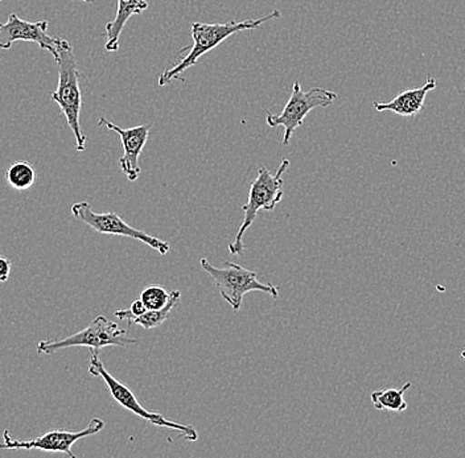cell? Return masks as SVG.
Returning <instances> with one entry per match:
<instances>
[{
  "label": "cell",
  "mask_w": 465,
  "mask_h": 458,
  "mask_svg": "<svg viewBox=\"0 0 465 458\" xmlns=\"http://www.w3.org/2000/svg\"><path fill=\"white\" fill-rule=\"evenodd\" d=\"M281 11H272L269 15L260 17V19L243 20V22H228L216 23V24H205V23H193L192 24V39L193 44L187 48L182 49L179 54L187 52L184 57L174 63L173 68L167 69L159 75V86H165L176 80L180 74L184 73L189 68L194 65L200 57L208 52L213 51L218 45L223 44L226 39L234 34L242 31H252L261 28L264 23L272 22V20L281 17Z\"/></svg>",
  "instance_id": "1"
},
{
  "label": "cell",
  "mask_w": 465,
  "mask_h": 458,
  "mask_svg": "<svg viewBox=\"0 0 465 458\" xmlns=\"http://www.w3.org/2000/svg\"><path fill=\"white\" fill-rule=\"evenodd\" d=\"M58 85L52 93L54 101L63 112L69 129L75 139V150L83 152L86 147L87 138L81 130L80 114L83 107V95L80 88V72L77 68L73 46L66 40L61 39L57 48Z\"/></svg>",
  "instance_id": "2"
},
{
  "label": "cell",
  "mask_w": 465,
  "mask_h": 458,
  "mask_svg": "<svg viewBox=\"0 0 465 458\" xmlns=\"http://www.w3.org/2000/svg\"><path fill=\"white\" fill-rule=\"evenodd\" d=\"M290 164L289 159H283L275 173L270 172L264 167L258 170L257 178L250 184L249 200L241 208L245 213L242 225L238 229L234 240L229 245V252L232 255H242L245 252L243 237L257 219L260 210H274L276 205L283 200V175L289 170Z\"/></svg>",
  "instance_id": "3"
},
{
  "label": "cell",
  "mask_w": 465,
  "mask_h": 458,
  "mask_svg": "<svg viewBox=\"0 0 465 458\" xmlns=\"http://www.w3.org/2000/svg\"><path fill=\"white\" fill-rule=\"evenodd\" d=\"M139 338L129 336L127 330L121 329L118 324L113 323L104 316H97L92 323L69 337L63 340H44L37 344L36 350L39 355L52 356L60 350L68 347H89L90 350H97L107 346L124 347L127 345L138 344Z\"/></svg>",
  "instance_id": "4"
},
{
  "label": "cell",
  "mask_w": 465,
  "mask_h": 458,
  "mask_svg": "<svg viewBox=\"0 0 465 458\" xmlns=\"http://www.w3.org/2000/svg\"><path fill=\"white\" fill-rule=\"evenodd\" d=\"M203 271L212 278L214 286L223 296V300L232 307V311L238 312L242 307L243 296L252 291L264 292L276 298L279 296V287L272 283H261L255 271L243 268L237 263L225 262L223 268H218L203 258Z\"/></svg>",
  "instance_id": "5"
},
{
  "label": "cell",
  "mask_w": 465,
  "mask_h": 458,
  "mask_svg": "<svg viewBox=\"0 0 465 458\" xmlns=\"http://www.w3.org/2000/svg\"><path fill=\"white\" fill-rule=\"evenodd\" d=\"M98 353L100 352H97V350H90L89 373L93 376H100V378L104 379V384L109 388L110 395H112V398L116 403L129 410L130 413L147 420V422L153 423V424L158 425V427L173 429V431L180 432L189 442H197L199 440V434L192 425L173 422V420L165 419V416H163L162 414L151 413V411L145 410L144 405L141 404L135 394L106 370V367L102 364Z\"/></svg>",
  "instance_id": "6"
},
{
  "label": "cell",
  "mask_w": 465,
  "mask_h": 458,
  "mask_svg": "<svg viewBox=\"0 0 465 458\" xmlns=\"http://www.w3.org/2000/svg\"><path fill=\"white\" fill-rule=\"evenodd\" d=\"M337 94L331 90L313 88L304 92L299 81L292 83V92L289 102L286 103L281 114L274 115L266 112L267 126H282L284 129L283 144L289 146L291 138L299 127L303 126L304 119L318 107H328L336 102Z\"/></svg>",
  "instance_id": "7"
},
{
  "label": "cell",
  "mask_w": 465,
  "mask_h": 458,
  "mask_svg": "<svg viewBox=\"0 0 465 458\" xmlns=\"http://www.w3.org/2000/svg\"><path fill=\"white\" fill-rule=\"evenodd\" d=\"M71 210L75 219L86 223L89 228H92L97 233L104 234V236L127 237L141 240L148 248H153L162 255L170 252V243L134 228V226L124 222L114 211L95 213L92 205L86 201L75 202L72 205Z\"/></svg>",
  "instance_id": "8"
},
{
  "label": "cell",
  "mask_w": 465,
  "mask_h": 458,
  "mask_svg": "<svg viewBox=\"0 0 465 458\" xmlns=\"http://www.w3.org/2000/svg\"><path fill=\"white\" fill-rule=\"evenodd\" d=\"M104 428V422L98 417L90 420L87 427L80 432L63 431V429H54V431L45 432L35 439L22 442V440H15L11 436L10 431L5 429L3 432V443H0L2 449H13V451H19V449H25V451H32V449H39L43 452H52V453H64L66 456L74 458L75 454L73 453L72 448L78 440L85 439V437L94 436L100 434L102 429Z\"/></svg>",
  "instance_id": "9"
},
{
  "label": "cell",
  "mask_w": 465,
  "mask_h": 458,
  "mask_svg": "<svg viewBox=\"0 0 465 458\" xmlns=\"http://www.w3.org/2000/svg\"><path fill=\"white\" fill-rule=\"evenodd\" d=\"M49 23L27 22L20 19L16 14L8 16L7 23H0V49H10L14 43H36L44 51H48L56 59L60 37L49 36L46 34Z\"/></svg>",
  "instance_id": "10"
},
{
  "label": "cell",
  "mask_w": 465,
  "mask_h": 458,
  "mask_svg": "<svg viewBox=\"0 0 465 458\" xmlns=\"http://www.w3.org/2000/svg\"><path fill=\"white\" fill-rule=\"evenodd\" d=\"M98 126H104L106 129L115 132L121 136L122 147H124V155L119 158V168L122 173L126 176L130 181H136L141 175L142 168L139 165V158H141L142 151L147 144L148 136H150L153 123L141 124V126L124 127L116 126L106 118L101 117L98 121Z\"/></svg>",
  "instance_id": "11"
},
{
  "label": "cell",
  "mask_w": 465,
  "mask_h": 458,
  "mask_svg": "<svg viewBox=\"0 0 465 458\" xmlns=\"http://www.w3.org/2000/svg\"><path fill=\"white\" fill-rule=\"evenodd\" d=\"M438 83L435 78L429 77L427 83L420 88L407 89L392 98L389 102H374L377 112H391L401 117L414 118L423 110L427 94L436 89Z\"/></svg>",
  "instance_id": "12"
},
{
  "label": "cell",
  "mask_w": 465,
  "mask_h": 458,
  "mask_svg": "<svg viewBox=\"0 0 465 458\" xmlns=\"http://www.w3.org/2000/svg\"><path fill=\"white\" fill-rule=\"evenodd\" d=\"M116 14L112 22L107 23L104 27V34H106L107 52H116L119 49V39H121L122 32L124 25L134 15L144 13L148 8L147 0H116Z\"/></svg>",
  "instance_id": "13"
},
{
  "label": "cell",
  "mask_w": 465,
  "mask_h": 458,
  "mask_svg": "<svg viewBox=\"0 0 465 458\" xmlns=\"http://www.w3.org/2000/svg\"><path fill=\"white\" fill-rule=\"evenodd\" d=\"M411 382H406L402 388H388V390L373 391L371 400L374 408L381 411H392V413H405L409 404L405 400L407 390L411 388Z\"/></svg>",
  "instance_id": "14"
},
{
  "label": "cell",
  "mask_w": 465,
  "mask_h": 458,
  "mask_svg": "<svg viewBox=\"0 0 465 458\" xmlns=\"http://www.w3.org/2000/svg\"><path fill=\"white\" fill-rule=\"evenodd\" d=\"M5 179L13 190L23 192L36 184L37 175L36 171L28 161H19L11 164L5 173Z\"/></svg>",
  "instance_id": "15"
},
{
  "label": "cell",
  "mask_w": 465,
  "mask_h": 458,
  "mask_svg": "<svg viewBox=\"0 0 465 458\" xmlns=\"http://www.w3.org/2000/svg\"><path fill=\"white\" fill-rule=\"evenodd\" d=\"M180 298H182V292H171L170 301H168L164 308L159 309V311L144 312L143 315L136 317L135 320L133 321V324L144 327L145 330L155 329V327L162 326L164 321L170 318L171 312H173L174 307L180 303ZM133 324H131V326H133Z\"/></svg>",
  "instance_id": "16"
},
{
  "label": "cell",
  "mask_w": 465,
  "mask_h": 458,
  "mask_svg": "<svg viewBox=\"0 0 465 458\" xmlns=\"http://www.w3.org/2000/svg\"><path fill=\"white\" fill-rule=\"evenodd\" d=\"M171 292H167L164 287L158 286V284H151V286L144 287L142 289L141 298L143 301L147 311H159L164 308L170 301Z\"/></svg>",
  "instance_id": "17"
},
{
  "label": "cell",
  "mask_w": 465,
  "mask_h": 458,
  "mask_svg": "<svg viewBox=\"0 0 465 458\" xmlns=\"http://www.w3.org/2000/svg\"><path fill=\"white\" fill-rule=\"evenodd\" d=\"M144 312H147V308L143 304V301L141 298H136L131 303L130 308L127 309H116L114 315L116 318L119 320H126L127 324L131 326L133 321L135 320L139 316L143 315Z\"/></svg>",
  "instance_id": "18"
},
{
  "label": "cell",
  "mask_w": 465,
  "mask_h": 458,
  "mask_svg": "<svg viewBox=\"0 0 465 458\" xmlns=\"http://www.w3.org/2000/svg\"><path fill=\"white\" fill-rule=\"evenodd\" d=\"M13 262L8 258L0 255V283H5L10 278Z\"/></svg>",
  "instance_id": "19"
},
{
  "label": "cell",
  "mask_w": 465,
  "mask_h": 458,
  "mask_svg": "<svg viewBox=\"0 0 465 458\" xmlns=\"http://www.w3.org/2000/svg\"><path fill=\"white\" fill-rule=\"evenodd\" d=\"M461 358L465 359V349L461 352Z\"/></svg>",
  "instance_id": "20"
},
{
  "label": "cell",
  "mask_w": 465,
  "mask_h": 458,
  "mask_svg": "<svg viewBox=\"0 0 465 458\" xmlns=\"http://www.w3.org/2000/svg\"><path fill=\"white\" fill-rule=\"evenodd\" d=\"M83 2H85V3H93V2H94V0H83Z\"/></svg>",
  "instance_id": "21"
},
{
  "label": "cell",
  "mask_w": 465,
  "mask_h": 458,
  "mask_svg": "<svg viewBox=\"0 0 465 458\" xmlns=\"http://www.w3.org/2000/svg\"><path fill=\"white\" fill-rule=\"evenodd\" d=\"M0 2H2V0H0Z\"/></svg>",
  "instance_id": "22"
}]
</instances>
